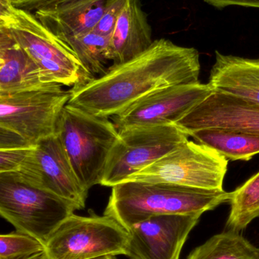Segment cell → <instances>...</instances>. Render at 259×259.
I'll return each mask as SVG.
<instances>
[{
  "label": "cell",
  "instance_id": "cell-3",
  "mask_svg": "<svg viewBox=\"0 0 259 259\" xmlns=\"http://www.w3.org/2000/svg\"><path fill=\"white\" fill-rule=\"evenodd\" d=\"M0 27L12 35L52 83L73 88L95 77L72 50L30 11L0 0Z\"/></svg>",
  "mask_w": 259,
  "mask_h": 259
},
{
  "label": "cell",
  "instance_id": "cell-11",
  "mask_svg": "<svg viewBox=\"0 0 259 259\" xmlns=\"http://www.w3.org/2000/svg\"><path fill=\"white\" fill-rule=\"evenodd\" d=\"M213 92L208 83L200 82L167 87L143 97L113 121L117 130L175 124Z\"/></svg>",
  "mask_w": 259,
  "mask_h": 259
},
{
  "label": "cell",
  "instance_id": "cell-10",
  "mask_svg": "<svg viewBox=\"0 0 259 259\" xmlns=\"http://www.w3.org/2000/svg\"><path fill=\"white\" fill-rule=\"evenodd\" d=\"M16 175L27 184L70 201L83 209L88 191L82 185L57 134L31 146Z\"/></svg>",
  "mask_w": 259,
  "mask_h": 259
},
{
  "label": "cell",
  "instance_id": "cell-27",
  "mask_svg": "<svg viewBox=\"0 0 259 259\" xmlns=\"http://www.w3.org/2000/svg\"><path fill=\"white\" fill-rule=\"evenodd\" d=\"M6 1L9 2L15 7L31 12V11H36L41 9L51 0H6Z\"/></svg>",
  "mask_w": 259,
  "mask_h": 259
},
{
  "label": "cell",
  "instance_id": "cell-19",
  "mask_svg": "<svg viewBox=\"0 0 259 259\" xmlns=\"http://www.w3.org/2000/svg\"><path fill=\"white\" fill-rule=\"evenodd\" d=\"M187 259H259V248L240 231L228 230L198 246Z\"/></svg>",
  "mask_w": 259,
  "mask_h": 259
},
{
  "label": "cell",
  "instance_id": "cell-17",
  "mask_svg": "<svg viewBox=\"0 0 259 259\" xmlns=\"http://www.w3.org/2000/svg\"><path fill=\"white\" fill-rule=\"evenodd\" d=\"M106 0H98L68 9L41 8L36 18L59 39L80 37L94 31L103 15Z\"/></svg>",
  "mask_w": 259,
  "mask_h": 259
},
{
  "label": "cell",
  "instance_id": "cell-7",
  "mask_svg": "<svg viewBox=\"0 0 259 259\" xmlns=\"http://www.w3.org/2000/svg\"><path fill=\"white\" fill-rule=\"evenodd\" d=\"M175 124L135 126L118 130L100 185L113 187L188 141Z\"/></svg>",
  "mask_w": 259,
  "mask_h": 259
},
{
  "label": "cell",
  "instance_id": "cell-26",
  "mask_svg": "<svg viewBox=\"0 0 259 259\" xmlns=\"http://www.w3.org/2000/svg\"><path fill=\"white\" fill-rule=\"evenodd\" d=\"M98 0H51L42 8L50 9H68L83 6Z\"/></svg>",
  "mask_w": 259,
  "mask_h": 259
},
{
  "label": "cell",
  "instance_id": "cell-15",
  "mask_svg": "<svg viewBox=\"0 0 259 259\" xmlns=\"http://www.w3.org/2000/svg\"><path fill=\"white\" fill-rule=\"evenodd\" d=\"M153 42L152 27L139 0H128L109 39V61L113 65L125 63Z\"/></svg>",
  "mask_w": 259,
  "mask_h": 259
},
{
  "label": "cell",
  "instance_id": "cell-6",
  "mask_svg": "<svg viewBox=\"0 0 259 259\" xmlns=\"http://www.w3.org/2000/svg\"><path fill=\"white\" fill-rule=\"evenodd\" d=\"M127 230L109 216L72 214L53 231L45 243L51 259H93L126 255Z\"/></svg>",
  "mask_w": 259,
  "mask_h": 259
},
{
  "label": "cell",
  "instance_id": "cell-22",
  "mask_svg": "<svg viewBox=\"0 0 259 259\" xmlns=\"http://www.w3.org/2000/svg\"><path fill=\"white\" fill-rule=\"evenodd\" d=\"M45 251V243L19 231L0 235V259H27Z\"/></svg>",
  "mask_w": 259,
  "mask_h": 259
},
{
  "label": "cell",
  "instance_id": "cell-29",
  "mask_svg": "<svg viewBox=\"0 0 259 259\" xmlns=\"http://www.w3.org/2000/svg\"><path fill=\"white\" fill-rule=\"evenodd\" d=\"M93 259H117V256H114V255H106V256L99 257V258H93Z\"/></svg>",
  "mask_w": 259,
  "mask_h": 259
},
{
  "label": "cell",
  "instance_id": "cell-23",
  "mask_svg": "<svg viewBox=\"0 0 259 259\" xmlns=\"http://www.w3.org/2000/svg\"><path fill=\"white\" fill-rule=\"evenodd\" d=\"M127 1L128 0H106L103 15L96 26L94 32L103 36H111Z\"/></svg>",
  "mask_w": 259,
  "mask_h": 259
},
{
  "label": "cell",
  "instance_id": "cell-5",
  "mask_svg": "<svg viewBox=\"0 0 259 259\" xmlns=\"http://www.w3.org/2000/svg\"><path fill=\"white\" fill-rule=\"evenodd\" d=\"M76 210V204L33 187L15 174H0V214L17 231L45 243Z\"/></svg>",
  "mask_w": 259,
  "mask_h": 259
},
{
  "label": "cell",
  "instance_id": "cell-21",
  "mask_svg": "<svg viewBox=\"0 0 259 259\" xmlns=\"http://www.w3.org/2000/svg\"><path fill=\"white\" fill-rule=\"evenodd\" d=\"M110 36H103L95 32L80 37L69 38L63 41L76 53L85 69L94 76L106 72L109 59Z\"/></svg>",
  "mask_w": 259,
  "mask_h": 259
},
{
  "label": "cell",
  "instance_id": "cell-1",
  "mask_svg": "<svg viewBox=\"0 0 259 259\" xmlns=\"http://www.w3.org/2000/svg\"><path fill=\"white\" fill-rule=\"evenodd\" d=\"M199 53L167 39L154 40L139 56L73 87L68 104L100 117L116 116L152 92L199 82Z\"/></svg>",
  "mask_w": 259,
  "mask_h": 259
},
{
  "label": "cell",
  "instance_id": "cell-20",
  "mask_svg": "<svg viewBox=\"0 0 259 259\" xmlns=\"http://www.w3.org/2000/svg\"><path fill=\"white\" fill-rule=\"evenodd\" d=\"M230 203L226 224L229 230L240 232L259 217V172L231 193Z\"/></svg>",
  "mask_w": 259,
  "mask_h": 259
},
{
  "label": "cell",
  "instance_id": "cell-8",
  "mask_svg": "<svg viewBox=\"0 0 259 259\" xmlns=\"http://www.w3.org/2000/svg\"><path fill=\"white\" fill-rule=\"evenodd\" d=\"M71 98L62 85L0 95V131L34 146L56 135L61 114Z\"/></svg>",
  "mask_w": 259,
  "mask_h": 259
},
{
  "label": "cell",
  "instance_id": "cell-12",
  "mask_svg": "<svg viewBox=\"0 0 259 259\" xmlns=\"http://www.w3.org/2000/svg\"><path fill=\"white\" fill-rule=\"evenodd\" d=\"M201 214L154 216L128 230L129 259H179L181 251Z\"/></svg>",
  "mask_w": 259,
  "mask_h": 259
},
{
  "label": "cell",
  "instance_id": "cell-16",
  "mask_svg": "<svg viewBox=\"0 0 259 259\" xmlns=\"http://www.w3.org/2000/svg\"><path fill=\"white\" fill-rule=\"evenodd\" d=\"M208 84L259 105V59H248L215 52Z\"/></svg>",
  "mask_w": 259,
  "mask_h": 259
},
{
  "label": "cell",
  "instance_id": "cell-13",
  "mask_svg": "<svg viewBox=\"0 0 259 259\" xmlns=\"http://www.w3.org/2000/svg\"><path fill=\"white\" fill-rule=\"evenodd\" d=\"M175 124L187 134L208 128L259 135V105L231 94L214 92Z\"/></svg>",
  "mask_w": 259,
  "mask_h": 259
},
{
  "label": "cell",
  "instance_id": "cell-28",
  "mask_svg": "<svg viewBox=\"0 0 259 259\" xmlns=\"http://www.w3.org/2000/svg\"><path fill=\"white\" fill-rule=\"evenodd\" d=\"M27 259H51L47 255L46 251L44 252H41V253L36 254V255H33V256L30 257V258Z\"/></svg>",
  "mask_w": 259,
  "mask_h": 259
},
{
  "label": "cell",
  "instance_id": "cell-14",
  "mask_svg": "<svg viewBox=\"0 0 259 259\" xmlns=\"http://www.w3.org/2000/svg\"><path fill=\"white\" fill-rule=\"evenodd\" d=\"M12 35L0 27V95L56 86Z\"/></svg>",
  "mask_w": 259,
  "mask_h": 259
},
{
  "label": "cell",
  "instance_id": "cell-25",
  "mask_svg": "<svg viewBox=\"0 0 259 259\" xmlns=\"http://www.w3.org/2000/svg\"><path fill=\"white\" fill-rule=\"evenodd\" d=\"M204 1L217 9H224L231 6L259 9V0H204Z\"/></svg>",
  "mask_w": 259,
  "mask_h": 259
},
{
  "label": "cell",
  "instance_id": "cell-2",
  "mask_svg": "<svg viewBox=\"0 0 259 259\" xmlns=\"http://www.w3.org/2000/svg\"><path fill=\"white\" fill-rule=\"evenodd\" d=\"M231 193L167 183L126 181L112 187L105 215L129 230L162 214H201L230 202Z\"/></svg>",
  "mask_w": 259,
  "mask_h": 259
},
{
  "label": "cell",
  "instance_id": "cell-9",
  "mask_svg": "<svg viewBox=\"0 0 259 259\" xmlns=\"http://www.w3.org/2000/svg\"><path fill=\"white\" fill-rule=\"evenodd\" d=\"M228 160L205 145L188 141L126 181L167 183L203 190H223Z\"/></svg>",
  "mask_w": 259,
  "mask_h": 259
},
{
  "label": "cell",
  "instance_id": "cell-18",
  "mask_svg": "<svg viewBox=\"0 0 259 259\" xmlns=\"http://www.w3.org/2000/svg\"><path fill=\"white\" fill-rule=\"evenodd\" d=\"M197 143L233 161H249L259 154V135L220 128L198 130L189 134Z\"/></svg>",
  "mask_w": 259,
  "mask_h": 259
},
{
  "label": "cell",
  "instance_id": "cell-24",
  "mask_svg": "<svg viewBox=\"0 0 259 259\" xmlns=\"http://www.w3.org/2000/svg\"><path fill=\"white\" fill-rule=\"evenodd\" d=\"M30 147L0 149V174L15 173Z\"/></svg>",
  "mask_w": 259,
  "mask_h": 259
},
{
  "label": "cell",
  "instance_id": "cell-4",
  "mask_svg": "<svg viewBox=\"0 0 259 259\" xmlns=\"http://www.w3.org/2000/svg\"><path fill=\"white\" fill-rule=\"evenodd\" d=\"M56 134L85 190L100 184L118 137L114 123L68 103L61 114Z\"/></svg>",
  "mask_w": 259,
  "mask_h": 259
}]
</instances>
